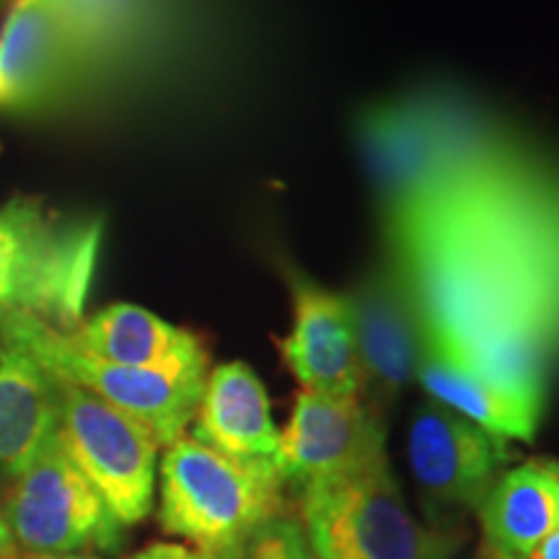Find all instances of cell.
<instances>
[{"label": "cell", "mask_w": 559, "mask_h": 559, "mask_svg": "<svg viewBox=\"0 0 559 559\" xmlns=\"http://www.w3.org/2000/svg\"><path fill=\"white\" fill-rule=\"evenodd\" d=\"M102 221L16 194L0 207V313H32L73 332L96 275Z\"/></svg>", "instance_id": "cell-1"}, {"label": "cell", "mask_w": 559, "mask_h": 559, "mask_svg": "<svg viewBox=\"0 0 559 559\" xmlns=\"http://www.w3.org/2000/svg\"><path fill=\"white\" fill-rule=\"evenodd\" d=\"M275 461H236L192 436L160 459V526L218 559L285 510Z\"/></svg>", "instance_id": "cell-2"}, {"label": "cell", "mask_w": 559, "mask_h": 559, "mask_svg": "<svg viewBox=\"0 0 559 559\" xmlns=\"http://www.w3.org/2000/svg\"><path fill=\"white\" fill-rule=\"evenodd\" d=\"M298 519L319 559H451L459 549V536L415 519L389 456L300 487Z\"/></svg>", "instance_id": "cell-3"}, {"label": "cell", "mask_w": 559, "mask_h": 559, "mask_svg": "<svg viewBox=\"0 0 559 559\" xmlns=\"http://www.w3.org/2000/svg\"><path fill=\"white\" fill-rule=\"evenodd\" d=\"M0 342L26 349L52 376L91 391L111 407L138 419L153 432L160 449H169L185 438L210 373L207 366L166 370L111 366L83 353L68 332L55 330L47 321L21 311L0 313Z\"/></svg>", "instance_id": "cell-4"}, {"label": "cell", "mask_w": 559, "mask_h": 559, "mask_svg": "<svg viewBox=\"0 0 559 559\" xmlns=\"http://www.w3.org/2000/svg\"><path fill=\"white\" fill-rule=\"evenodd\" d=\"M52 376V373H50ZM58 438L122 526L151 513L160 443L148 428L91 391L52 376Z\"/></svg>", "instance_id": "cell-5"}, {"label": "cell", "mask_w": 559, "mask_h": 559, "mask_svg": "<svg viewBox=\"0 0 559 559\" xmlns=\"http://www.w3.org/2000/svg\"><path fill=\"white\" fill-rule=\"evenodd\" d=\"M3 515L16 549L26 555L115 551L122 544L124 526L75 469L58 436L41 449L29 469L13 479Z\"/></svg>", "instance_id": "cell-6"}, {"label": "cell", "mask_w": 559, "mask_h": 559, "mask_svg": "<svg viewBox=\"0 0 559 559\" xmlns=\"http://www.w3.org/2000/svg\"><path fill=\"white\" fill-rule=\"evenodd\" d=\"M386 456L379 409L362 400L298 391L290 419L280 430L275 466L288 485H313L353 474Z\"/></svg>", "instance_id": "cell-7"}, {"label": "cell", "mask_w": 559, "mask_h": 559, "mask_svg": "<svg viewBox=\"0 0 559 559\" xmlns=\"http://www.w3.org/2000/svg\"><path fill=\"white\" fill-rule=\"evenodd\" d=\"M407 456L412 474L432 500L479 510L500 479L510 449L506 438L430 402L412 417Z\"/></svg>", "instance_id": "cell-8"}, {"label": "cell", "mask_w": 559, "mask_h": 559, "mask_svg": "<svg viewBox=\"0 0 559 559\" xmlns=\"http://www.w3.org/2000/svg\"><path fill=\"white\" fill-rule=\"evenodd\" d=\"M293 288V330L280 340V355L300 391L362 400V370L353 309L345 293L321 288L309 277L296 275Z\"/></svg>", "instance_id": "cell-9"}, {"label": "cell", "mask_w": 559, "mask_h": 559, "mask_svg": "<svg viewBox=\"0 0 559 559\" xmlns=\"http://www.w3.org/2000/svg\"><path fill=\"white\" fill-rule=\"evenodd\" d=\"M347 298L366 370L368 407L379 409V402H391L417 379L425 349L423 321L400 272H376Z\"/></svg>", "instance_id": "cell-10"}, {"label": "cell", "mask_w": 559, "mask_h": 559, "mask_svg": "<svg viewBox=\"0 0 559 559\" xmlns=\"http://www.w3.org/2000/svg\"><path fill=\"white\" fill-rule=\"evenodd\" d=\"M70 75V37L60 0H13L0 29V107L41 102Z\"/></svg>", "instance_id": "cell-11"}, {"label": "cell", "mask_w": 559, "mask_h": 559, "mask_svg": "<svg viewBox=\"0 0 559 559\" xmlns=\"http://www.w3.org/2000/svg\"><path fill=\"white\" fill-rule=\"evenodd\" d=\"M192 438L236 461H275L280 430L267 389L247 362H223L207 373Z\"/></svg>", "instance_id": "cell-12"}, {"label": "cell", "mask_w": 559, "mask_h": 559, "mask_svg": "<svg viewBox=\"0 0 559 559\" xmlns=\"http://www.w3.org/2000/svg\"><path fill=\"white\" fill-rule=\"evenodd\" d=\"M70 340L83 353L124 368H192L207 366V353L192 332L135 304H115L83 319Z\"/></svg>", "instance_id": "cell-13"}, {"label": "cell", "mask_w": 559, "mask_h": 559, "mask_svg": "<svg viewBox=\"0 0 559 559\" xmlns=\"http://www.w3.org/2000/svg\"><path fill=\"white\" fill-rule=\"evenodd\" d=\"M487 547L528 559L559 523V461L528 459L502 472L479 508Z\"/></svg>", "instance_id": "cell-14"}, {"label": "cell", "mask_w": 559, "mask_h": 559, "mask_svg": "<svg viewBox=\"0 0 559 559\" xmlns=\"http://www.w3.org/2000/svg\"><path fill=\"white\" fill-rule=\"evenodd\" d=\"M58 436L52 376L26 349L0 342V477L16 479Z\"/></svg>", "instance_id": "cell-15"}, {"label": "cell", "mask_w": 559, "mask_h": 559, "mask_svg": "<svg viewBox=\"0 0 559 559\" xmlns=\"http://www.w3.org/2000/svg\"><path fill=\"white\" fill-rule=\"evenodd\" d=\"M417 381L430 400L472 419L474 425L506 440H531L539 423L542 402L498 386L456 355L425 340Z\"/></svg>", "instance_id": "cell-16"}, {"label": "cell", "mask_w": 559, "mask_h": 559, "mask_svg": "<svg viewBox=\"0 0 559 559\" xmlns=\"http://www.w3.org/2000/svg\"><path fill=\"white\" fill-rule=\"evenodd\" d=\"M218 559H319L296 513L280 510Z\"/></svg>", "instance_id": "cell-17"}, {"label": "cell", "mask_w": 559, "mask_h": 559, "mask_svg": "<svg viewBox=\"0 0 559 559\" xmlns=\"http://www.w3.org/2000/svg\"><path fill=\"white\" fill-rule=\"evenodd\" d=\"M132 559H205L200 555L198 549L185 547V544H169V542H160V544H151L143 551H138Z\"/></svg>", "instance_id": "cell-18"}, {"label": "cell", "mask_w": 559, "mask_h": 559, "mask_svg": "<svg viewBox=\"0 0 559 559\" xmlns=\"http://www.w3.org/2000/svg\"><path fill=\"white\" fill-rule=\"evenodd\" d=\"M528 559H559V523L549 531V536H544L539 547L531 551Z\"/></svg>", "instance_id": "cell-19"}, {"label": "cell", "mask_w": 559, "mask_h": 559, "mask_svg": "<svg viewBox=\"0 0 559 559\" xmlns=\"http://www.w3.org/2000/svg\"><path fill=\"white\" fill-rule=\"evenodd\" d=\"M16 557H19L16 542H13L9 523H5L3 510H0V559H16Z\"/></svg>", "instance_id": "cell-20"}, {"label": "cell", "mask_w": 559, "mask_h": 559, "mask_svg": "<svg viewBox=\"0 0 559 559\" xmlns=\"http://www.w3.org/2000/svg\"><path fill=\"white\" fill-rule=\"evenodd\" d=\"M29 559H99V557H88V555H32Z\"/></svg>", "instance_id": "cell-21"}, {"label": "cell", "mask_w": 559, "mask_h": 559, "mask_svg": "<svg viewBox=\"0 0 559 559\" xmlns=\"http://www.w3.org/2000/svg\"><path fill=\"white\" fill-rule=\"evenodd\" d=\"M11 5V0H0V11H5Z\"/></svg>", "instance_id": "cell-22"}, {"label": "cell", "mask_w": 559, "mask_h": 559, "mask_svg": "<svg viewBox=\"0 0 559 559\" xmlns=\"http://www.w3.org/2000/svg\"><path fill=\"white\" fill-rule=\"evenodd\" d=\"M16 559H19V557H16Z\"/></svg>", "instance_id": "cell-23"}]
</instances>
